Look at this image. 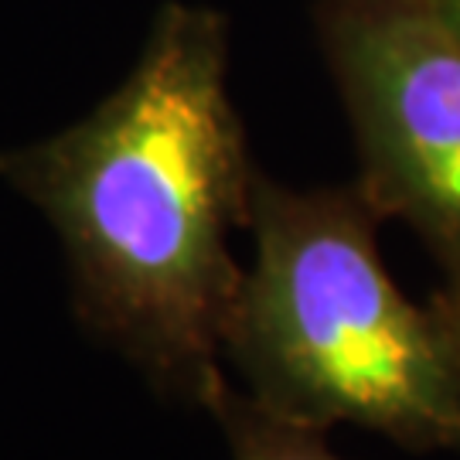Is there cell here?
<instances>
[{
  "instance_id": "6da1fadb",
  "label": "cell",
  "mask_w": 460,
  "mask_h": 460,
  "mask_svg": "<svg viewBox=\"0 0 460 460\" xmlns=\"http://www.w3.org/2000/svg\"><path fill=\"white\" fill-rule=\"evenodd\" d=\"M260 171L229 93V21L167 0L127 79L66 130L0 150V181L45 215L72 311L161 393L201 402L243 270Z\"/></svg>"
},
{
  "instance_id": "7a4b0ae2",
  "label": "cell",
  "mask_w": 460,
  "mask_h": 460,
  "mask_svg": "<svg viewBox=\"0 0 460 460\" xmlns=\"http://www.w3.org/2000/svg\"><path fill=\"white\" fill-rule=\"evenodd\" d=\"M358 184L287 188L256 178L252 266L232 304L222 362L263 410L317 429L358 427L402 450L460 454V355L378 252Z\"/></svg>"
},
{
  "instance_id": "3957f363",
  "label": "cell",
  "mask_w": 460,
  "mask_h": 460,
  "mask_svg": "<svg viewBox=\"0 0 460 460\" xmlns=\"http://www.w3.org/2000/svg\"><path fill=\"white\" fill-rule=\"evenodd\" d=\"M358 191L427 246L460 300V28L433 0H314Z\"/></svg>"
},
{
  "instance_id": "277c9868",
  "label": "cell",
  "mask_w": 460,
  "mask_h": 460,
  "mask_svg": "<svg viewBox=\"0 0 460 460\" xmlns=\"http://www.w3.org/2000/svg\"><path fill=\"white\" fill-rule=\"evenodd\" d=\"M198 406L218 423L232 460H345L328 447V429L263 410L256 399L229 385L222 372L208 382Z\"/></svg>"
},
{
  "instance_id": "5b68a950",
  "label": "cell",
  "mask_w": 460,
  "mask_h": 460,
  "mask_svg": "<svg viewBox=\"0 0 460 460\" xmlns=\"http://www.w3.org/2000/svg\"><path fill=\"white\" fill-rule=\"evenodd\" d=\"M429 304H433L437 314L444 317V324L450 328V334H454V345H457V355H460V300H450V296L437 294Z\"/></svg>"
},
{
  "instance_id": "8992f818",
  "label": "cell",
  "mask_w": 460,
  "mask_h": 460,
  "mask_svg": "<svg viewBox=\"0 0 460 460\" xmlns=\"http://www.w3.org/2000/svg\"><path fill=\"white\" fill-rule=\"evenodd\" d=\"M433 4H437V7H440V11L460 28V0H433Z\"/></svg>"
}]
</instances>
